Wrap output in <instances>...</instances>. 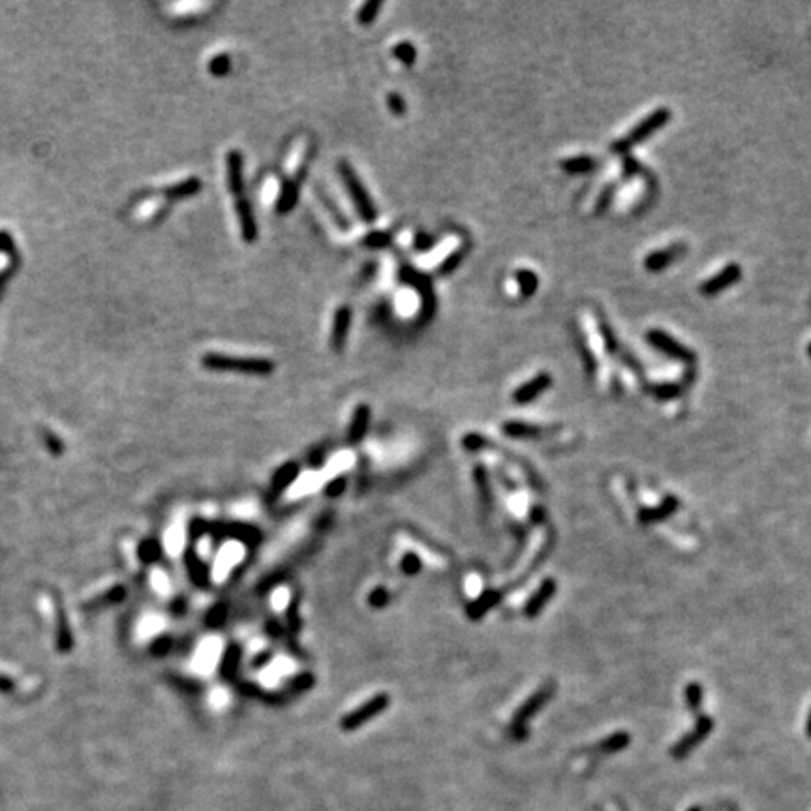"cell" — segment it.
Returning <instances> with one entry per match:
<instances>
[{
	"label": "cell",
	"instance_id": "4fadbf2b",
	"mask_svg": "<svg viewBox=\"0 0 811 811\" xmlns=\"http://www.w3.org/2000/svg\"><path fill=\"white\" fill-rule=\"evenodd\" d=\"M349 325H351V308L340 307L335 312V319H333V333H330V348L335 349L337 353H340L346 346L348 340Z\"/></svg>",
	"mask_w": 811,
	"mask_h": 811
},
{
	"label": "cell",
	"instance_id": "7dc6e473",
	"mask_svg": "<svg viewBox=\"0 0 811 811\" xmlns=\"http://www.w3.org/2000/svg\"><path fill=\"white\" fill-rule=\"evenodd\" d=\"M432 244H434V239L430 237V235L417 233V237H415V248H417V250H428V248L432 247Z\"/></svg>",
	"mask_w": 811,
	"mask_h": 811
},
{
	"label": "cell",
	"instance_id": "cb8c5ba5",
	"mask_svg": "<svg viewBox=\"0 0 811 811\" xmlns=\"http://www.w3.org/2000/svg\"><path fill=\"white\" fill-rule=\"evenodd\" d=\"M502 430L507 438L513 439H534L541 436V428L523 423V421H505L502 425Z\"/></svg>",
	"mask_w": 811,
	"mask_h": 811
},
{
	"label": "cell",
	"instance_id": "b9f144b4",
	"mask_svg": "<svg viewBox=\"0 0 811 811\" xmlns=\"http://www.w3.org/2000/svg\"><path fill=\"white\" fill-rule=\"evenodd\" d=\"M462 254H464L462 250H457V252L451 254L449 258L445 259L444 263L439 265V275H441V277H445V275H451L453 270L457 269L458 265L462 263V258H464Z\"/></svg>",
	"mask_w": 811,
	"mask_h": 811
},
{
	"label": "cell",
	"instance_id": "9f6ffc18",
	"mask_svg": "<svg viewBox=\"0 0 811 811\" xmlns=\"http://www.w3.org/2000/svg\"><path fill=\"white\" fill-rule=\"evenodd\" d=\"M808 351H810V355H811V344H810V349H808Z\"/></svg>",
	"mask_w": 811,
	"mask_h": 811
},
{
	"label": "cell",
	"instance_id": "11a10c76",
	"mask_svg": "<svg viewBox=\"0 0 811 811\" xmlns=\"http://www.w3.org/2000/svg\"><path fill=\"white\" fill-rule=\"evenodd\" d=\"M689 811H701V810H699V808H693V810H689Z\"/></svg>",
	"mask_w": 811,
	"mask_h": 811
},
{
	"label": "cell",
	"instance_id": "9c48e42d",
	"mask_svg": "<svg viewBox=\"0 0 811 811\" xmlns=\"http://www.w3.org/2000/svg\"><path fill=\"white\" fill-rule=\"evenodd\" d=\"M209 532H212V534L217 535L218 539H220V537H231V539L244 543L248 547H256L259 543V539H261L259 529L250 526V524L233 523L228 524V526H210Z\"/></svg>",
	"mask_w": 811,
	"mask_h": 811
},
{
	"label": "cell",
	"instance_id": "ac0fdd59",
	"mask_svg": "<svg viewBox=\"0 0 811 811\" xmlns=\"http://www.w3.org/2000/svg\"><path fill=\"white\" fill-rule=\"evenodd\" d=\"M368 425H370V408H368V404H359L355 408L353 417H351V423L348 427V444H360L367 436Z\"/></svg>",
	"mask_w": 811,
	"mask_h": 811
},
{
	"label": "cell",
	"instance_id": "44dd1931",
	"mask_svg": "<svg viewBox=\"0 0 811 811\" xmlns=\"http://www.w3.org/2000/svg\"><path fill=\"white\" fill-rule=\"evenodd\" d=\"M297 201H299V182H297V180L286 179L282 184V190H280V196H278L277 212L280 217L288 214V212H291V210L295 209Z\"/></svg>",
	"mask_w": 811,
	"mask_h": 811
},
{
	"label": "cell",
	"instance_id": "7402d4cb",
	"mask_svg": "<svg viewBox=\"0 0 811 811\" xmlns=\"http://www.w3.org/2000/svg\"><path fill=\"white\" fill-rule=\"evenodd\" d=\"M682 250H684V247H671L663 248V250H655V252H652L648 258L644 259V267L652 270V272H659V270H663L665 267L673 263Z\"/></svg>",
	"mask_w": 811,
	"mask_h": 811
},
{
	"label": "cell",
	"instance_id": "816d5d0a",
	"mask_svg": "<svg viewBox=\"0 0 811 811\" xmlns=\"http://www.w3.org/2000/svg\"><path fill=\"white\" fill-rule=\"evenodd\" d=\"M267 629H269V635H272V637H278V635H280V627H278L277 622H270V624L267 625Z\"/></svg>",
	"mask_w": 811,
	"mask_h": 811
},
{
	"label": "cell",
	"instance_id": "ab89813d",
	"mask_svg": "<svg viewBox=\"0 0 811 811\" xmlns=\"http://www.w3.org/2000/svg\"><path fill=\"white\" fill-rule=\"evenodd\" d=\"M160 554H162V548H160V545H158L156 541H145L143 545L139 547V556H141V560L147 562V564L160 558Z\"/></svg>",
	"mask_w": 811,
	"mask_h": 811
},
{
	"label": "cell",
	"instance_id": "f546056e",
	"mask_svg": "<svg viewBox=\"0 0 811 811\" xmlns=\"http://www.w3.org/2000/svg\"><path fill=\"white\" fill-rule=\"evenodd\" d=\"M684 697L687 710L697 715L699 708H701V704H703V685L697 684V682H689V684L685 685Z\"/></svg>",
	"mask_w": 811,
	"mask_h": 811
},
{
	"label": "cell",
	"instance_id": "f907efd6",
	"mask_svg": "<svg viewBox=\"0 0 811 811\" xmlns=\"http://www.w3.org/2000/svg\"><path fill=\"white\" fill-rule=\"evenodd\" d=\"M637 171H638V163L635 162L633 158H627V160H625V173L633 175V173H637Z\"/></svg>",
	"mask_w": 811,
	"mask_h": 811
},
{
	"label": "cell",
	"instance_id": "836d02e7",
	"mask_svg": "<svg viewBox=\"0 0 811 811\" xmlns=\"http://www.w3.org/2000/svg\"><path fill=\"white\" fill-rule=\"evenodd\" d=\"M229 70H231V57H229L228 53L217 54V57H212V60L209 62V72L212 73V75H217V78L228 75Z\"/></svg>",
	"mask_w": 811,
	"mask_h": 811
},
{
	"label": "cell",
	"instance_id": "74e56055",
	"mask_svg": "<svg viewBox=\"0 0 811 811\" xmlns=\"http://www.w3.org/2000/svg\"><path fill=\"white\" fill-rule=\"evenodd\" d=\"M346 487H348V477L338 475V477H335V479L329 481V483L325 485L323 492L327 498H338V496H342Z\"/></svg>",
	"mask_w": 811,
	"mask_h": 811
},
{
	"label": "cell",
	"instance_id": "277c9868",
	"mask_svg": "<svg viewBox=\"0 0 811 811\" xmlns=\"http://www.w3.org/2000/svg\"><path fill=\"white\" fill-rule=\"evenodd\" d=\"M553 691L554 687L553 685H545V687H541V689H537L532 695V697L526 701V703L520 706V708L515 712V715H513V723H511V736H513V740H524L526 736H528V729H526V723H528L532 717H534L537 712H539L545 704L548 703V699L553 697Z\"/></svg>",
	"mask_w": 811,
	"mask_h": 811
},
{
	"label": "cell",
	"instance_id": "8fae6325",
	"mask_svg": "<svg viewBox=\"0 0 811 811\" xmlns=\"http://www.w3.org/2000/svg\"><path fill=\"white\" fill-rule=\"evenodd\" d=\"M742 278V267L738 263H729L725 269H721L715 277L701 284V293L703 295H715L721 293L723 289H727L729 286H733L734 282H738Z\"/></svg>",
	"mask_w": 811,
	"mask_h": 811
},
{
	"label": "cell",
	"instance_id": "603a6c76",
	"mask_svg": "<svg viewBox=\"0 0 811 811\" xmlns=\"http://www.w3.org/2000/svg\"><path fill=\"white\" fill-rule=\"evenodd\" d=\"M240 657H242V650L237 644H229L228 648L224 650L222 661H220V676L224 680H231L237 676Z\"/></svg>",
	"mask_w": 811,
	"mask_h": 811
},
{
	"label": "cell",
	"instance_id": "e0dca14e",
	"mask_svg": "<svg viewBox=\"0 0 811 811\" xmlns=\"http://www.w3.org/2000/svg\"><path fill=\"white\" fill-rule=\"evenodd\" d=\"M226 163H228V187L231 193L237 198H242L244 192V177H242V154L239 150H229L228 156H226Z\"/></svg>",
	"mask_w": 811,
	"mask_h": 811
},
{
	"label": "cell",
	"instance_id": "ee69618b",
	"mask_svg": "<svg viewBox=\"0 0 811 811\" xmlns=\"http://www.w3.org/2000/svg\"><path fill=\"white\" fill-rule=\"evenodd\" d=\"M387 105H389L390 113L398 115V117L406 113V102H404V98L400 96V94H397V92H390L389 96H387Z\"/></svg>",
	"mask_w": 811,
	"mask_h": 811
},
{
	"label": "cell",
	"instance_id": "6da1fadb",
	"mask_svg": "<svg viewBox=\"0 0 811 811\" xmlns=\"http://www.w3.org/2000/svg\"><path fill=\"white\" fill-rule=\"evenodd\" d=\"M201 365L207 370H218V372H244V374H258V376H267V374L275 372V363L265 357H237V355H226V353H205L201 357Z\"/></svg>",
	"mask_w": 811,
	"mask_h": 811
},
{
	"label": "cell",
	"instance_id": "d6986e66",
	"mask_svg": "<svg viewBox=\"0 0 811 811\" xmlns=\"http://www.w3.org/2000/svg\"><path fill=\"white\" fill-rule=\"evenodd\" d=\"M678 505H680L678 499L674 498V496H667L659 505L638 511V523L641 524L661 523V520H665V518L671 517L674 511L678 509Z\"/></svg>",
	"mask_w": 811,
	"mask_h": 811
},
{
	"label": "cell",
	"instance_id": "f35d334b",
	"mask_svg": "<svg viewBox=\"0 0 811 811\" xmlns=\"http://www.w3.org/2000/svg\"><path fill=\"white\" fill-rule=\"evenodd\" d=\"M363 244L367 248H385L390 244V235L385 231H372L363 239Z\"/></svg>",
	"mask_w": 811,
	"mask_h": 811
},
{
	"label": "cell",
	"instance_id": "ffe728a7",
	"mask_svg": "<svg viewBox=\"0 0 811 811\" xmlns=\"http://www.w3.org/2000/svg\"><path fill=\"white\" fill-rule=\"evenodd\" d=\"M184 564H187L188 575L192 578V583L201 590L209 588L210 571L203 560L199 558L193 550H187V554H184Z\"/></svg>",
	"mask_w": 811,
	"mask_h": 811
},
{
	"label": "cell",
	"instance_id": "f5cc1de1",
	"mask_svg": "<svg viewBox=\"0 0 811 811\" xmlns=\"http://www.w3.org/2000/svg\"><path fill=\"white\" fill-rule=\"evenodd\" d=\"M534 518H535V520H539V518H541V520H543V518H545V509H543V507H535V509H534Z\"/></svg>",
	"mask_w": 811,
	"mask_h": 811
},
{
	"label": "cell",
	"instance_id": "9a60e30c",
	"mask_svg": "<svg viewBox=\"0 0 811 811\" xmlns=\"http://www.w3.org/2000/svg\"><path fill=\"white\" fill-rule=\"evenodd\" d=\"M499 601H502V594H499L498 590H485L472 603H468L466 616L469 620H474V622L485 618V614L490 613L496 605H499Z\"/></svg>",
	"mask_w": 811,
	"mask_h": 811
},
{
	"label": "cell",
	"instance_id": "5b68a950",
	"mask_svg": "<svg viewBox=\"0 0 811 811\" xmlns=\"http://www.w3.org/2000/svg\"><path fill=\"white\" fill-rule=\"evenodd\" d=\"M389 703L390 699L387 693H378V695H374V697L368 699L367 703H363L360 706L351 710L349 714L344 715L342 719H340V729L346 731V733L357 731V729L363 727V725H367L372 717H378L379 714H383L385 710L389 708Z\"/></svg>",
	"mask_w": 811,
	"mask_h": 811
},
{
	"label": "cell",
	"instance_id": "4dcf8cb0",
	"mask_svg": "<svg viewBox=\"0 0 811 811\" xmlns=\"http://www.w3.org/2000/svg\"><path fill=\"white\" fill-rule=\"evenodd\" d=\"M562 168L567 173H586V171H592L595 168V160L590 156L567 158L562 162Z\"/></svg>",
	"mask_w": 811,
	"mask_h": 811
},
{
	"label": "cell",
	"instance_id": "2e32d148",
	"mask_svg": "<svg viewBox=\"0 0 811 811\" xmlns=\"http://www.w3.org/2000/svg\"><path fill=\"white\" fill-rule=\"evenodd\" d=\"M299 472H300V466L297 462H286L282 464L280 468L272 474V479H270V487H269V496H272V498H278L280 494L284 492V490H288L291 485L295 483V479L299 477Z\"/></svg>",
	"mask_w": 811,
	"mask_h": 811
},
{
	"label": "cell",
	"instance_id": "4316f807",
	"mask_svg": "<svg viewBox=\"0 0 811 811\" xmlns=\"http://www.w3.org/2000/svg\"><path fill=\"white\" fill-rule=\"evenodd\" d=\"M517 282L523 297H532L537 291V288H539V278H537L534 270L529 269L517 270Z\"/></svg>",
	"mask_w": 811,
	"mask_h": 811
},
{
	"label": "cell",
	"instance_id": "3957f363",
	"mask_svg": "<svg viewBox=\"0 0 811 811\" xmlns=\"http://www.w3.org/2000/svg\"><path fill=\"white\" fill-rule=\"evenodd\" d=\"M668 120H671V111H668L667 108L655 109L654 113H650L646 119L641 120L637 126L633 128L625 138L616 141V143L613 145V150L614 152H627V150H631V147H635V145L644 141V139H648L654 132L661 130V128L667 124Z\"/></svg>",
	"mask_w": 811,
	"mask_h": 811
},
{
	"label": "cell",
	"instance_id": "1f68e13d",
	"mask_svg": "<svg viewBox=\"0 0 811 811\" xmlns=\"http://www.w3.org/2000/svg\"><path fill=\"white\" fill-rule=\"evenodd\" d=\"M393 54L406 66H414L415 59H417V49L414 48L411 42H398L393 49Z\"/></svg>",
	"mask_w": 811,
	"mask_h": 811
},
{
	"label": "cell",
	"instance_id": "7c38bea8",
	"mask_svg": "<svg viewBox=\"0 0 811 811\" xmlns=\"http://www.w3.org/2000/svg\"><path fill=\"white\" fill-rule=\"evenodd\" d=\"M556 586H558V584H556L554 578H545V580L541 583L539 588L535 590L534 594H532V597L526 601V605H524V616L529 620L537 618L541 614V611L547 607V603L550 601V597L556 594Z\"/></svg>",
	"mask_w": 811,
	"mask_h": 811
},
{
	"label": "cell",
	"instance_id": "bcb514c9",
	"mask_svg": "<svg viewBox=\"0 0 811 811\" xmlns=\"http://www.w3.org/2000/svg\"><path fill=\"white\" fill-rule=\"evenodd\" d=\"M169 648H171V638L162 637V638H158L156 643L152 644V654L163 655V654H168Z\"/></svg>",
	"mask_w": 811,
	"mask_h": 811
},
{
	"label": "cell",
	"instance_id": "7bdbcfd3",
	"mask_svg": "<svg viewBox=\"0 0 811 811\" xmlns=\"http://www.w3.org/2000/svg\"><path fill=\"white\" fill-rule=\"evenodd\" d=\"M652 393H654V395L657 398H661V400H668V398L678 397V395H680V387H678V385H674V383L655 385L654 390H652Z\"/></svg>",
	"mask_w": 811,
	"mask_h": 811
},
{
	"label": "cell",
	"instance_id": "d4e9b609",
	"mask_svg": "<svg viewBox=\"0 0 811 811\" xmlns=\"http://www.w3.org/2000/svg\"><path fill=\"white\" fill-rule=\"evenodd\" d=\"M199 190H201V179H199V177H192V179H187L184 182L175 184V187H169L168 190H166V196H168L169 199H187L196 196Z\"/></svg>",
	"mask_w": 811,
	"mask_h": 811
},
{
	"label": "cell",
	"instance_id": "5bb4252c",
	"mask_svg": "<svg viewBox=\"0 0 811 811\" xmlns=\"http://www.w3.org/2000/svg\"><path fill=\"white\" fill-rule=\"evenodd\" d=\"M235 209H237V218L240 224V233L242 239L247 240L248 244H254L258 239V222L254 217L252 207L244 198L235 199Z\"/></svg>",
	"mask_w": 811,
	"mask_h": 811
},
{
	"label": "cell",
	"instance_id": "7a4b0ae2",
	"mask_svg": "<svg viewBox=\"0 0 811 811\" xmlns=\"http://www.w3.org/2000/svg\"><path fill=\"white\" fill-rule=\"evenodd\" d=\"M338 169H340L344 184H346V188L349 190V196H351L355 207H357L359 217L363 218L365 222L372 224L374 220L378 218V210L374 207L372 199H370V196H368L367 192V188L363 187V182L359 180V177H357V173H355L349 162L342 160L340 166H338Z\"/></svg>",
	"mask_w": 811,
	"mask_h": 811
},
{
	"label": "cell",
	"instance_id": "d6a6232c",
	"mask_svg": "<svg viewBox=\"0 0 811 811\" xmlns=\"http://www.w3.org/2000/svg\"><path fill=\"white\" fill-rule=\"evenodd\" d=\"M381 6H383V2L381 0H370V2H367V4H363L359 10V13H357V21H359L360 24H370L372 21H376V17H378L379 10H381Z\"/></svg>",
	"mask_w": 811,
	"mask_h": 811
},
{
	"label": "cell",
	"instance_id": "83f0119b",
	"mask_svg": "<svg viewBox=\"0 0 811 811\" xmlns=\"http://www.w3.org/2000/svg\"><path fill=\"white\" fill-rule=\"evenodd\" d=\"M226 622H228V605H226V603H214V605L207 611L205 625L210 627V629H220Z\"/></svg>",
	"mask_w": 811,
	"mask_h": 811
},
{
	"label": "cell",
	"instance_id": "e575fe53",
	"mask_svg": "<svg viewBox=\"0 0 811 811\" xmlns=\"http://www.w3.org/2000/svg\"><path fill=\"white\" fill-rule=\"evenodd\" d=\"M314 684H316V678H314L312 674L310 673H302V674H297V676H293V678L289 680V691H293V693H302V691H308L312 689Z\"/></svg>",
	"mask_w": 811,
	"mask_h": 811
},
{
	"label": "cell",
	"instance_id": "ba28073f",
	"mask_svg": "<svg viewBox=\"0 0 811 811\" xmlns=\"http://www.w3.org/2000/svg\"><path fill=\"white\" fill-rule=\"evenodd\" d=\"M646 340L654 346L657 351L674 357V359L685 360V363H693L695 360V353L687 349L682 342H678L676 338H673L668 333L661 329H650L646 333Z\"/></svg>",
	"mask_w": 811,
	"mask_h": 811
},
{
	"label": "cell",
	"instance_id": "484cf974",
	"mask_svg": "<svg viewBox=\"0 0 811 811\" xmlns=\"http://www.w3.org/2000/svg\"><path fill=\"white\" fill-rule=\"evenodd\" d=\"M631 742V736L627 733H614L611 734L608 738H605L603 742H599V744L595 745L594 751L595 753H605V755H608V753H618V751H622L624 747H627Z\"/></svg>",
	"mask_w": 811,
	"mask_h": 811
},
{
	"label": "cell",
	"instance_id": "681fc988",
	"mask_svg": "<svg viewBox=\"0 0 811 811\" xmlns=\"http://www.w3.org/2000/svg\"><path fill=\"white\" fill-rule=\"evenodd\" d=\"M611 193H613V188H607V190L603 192V196H601V199H599V203H597V210H605V209H607L608 201H611V198H613Z\"/></svg>",
	"mask_w": 811,
	"mask_h": 811
},
{
	"label": "cell",
	"instance_id": "8d00e7d4",
	"mask_svg": "<svg viewBox=\"0 0 811 811\" xmlns=\"http://www.w3.org/2000/svg\"><path fill=\"white\" fill-rule=\"evenodd\" d=\"M487 445H488V441H487V438L483 436V434L469 432L462 438V447L466 451H469V453H479V451L485 449Z\"/></svg>",
	"mask_w": 811,
	"mask_h": 811
},
{
	"label": "cell",
	"instance_id": "d590c367",
	"mask_svg": "<svg viewBox=\"0 0 811 811\" xmlns=\"http://www.w3.org/2000/svg\"><path fill=\"white\" fill-rule=\"evenodd\" d=\"M400 569H402L404 575H408V577H415V575H417V573H421V569H423V562H421L417 554H414V553L404 554L402 560H400Z\"/></svg>",
	"mask_w": 811,
	"mask_h": 811
},
{
	"label": "cell",
	"instance_id": "30bf717a",
	"mask_svg": "<svg viewBox=\"0 0 811 811\" xmlns=\"http://www.w3.org/2000/svg\"><path fill=\"white\" fill-rule=\"evenodd\" d=\"M550 385H553V376H550V374L548 372L537 374L535 378H532L529 381H526V383H523L520 387L515 389V393H513V402L515 404L532 402V400H535L539 395H543Z\"/></svg>",
	"mask_w": 811,
	"mask_h": 811
},
{
	"label": "cell",
	"instance_id": "f6af8a7d",
	"mask_svg": "<svg viewBox=\"0 0 811 811\" xmlns=\"http://www.w3.org/2000/svg\"><path fill=\"white\" fill-rule=\"evenodd\" d=\"M209 529H210L209 523H205L201 518H196V520L190 524V537H192V539H199V537H203L205 534H209Z\"/></svg>",
	"mask_w": 811,
	"mask_h": 811
},
{
	"label": "cell",
	"instance_id": "f1b7e54d",
	"mask_svg": "<svg viewBox=\"0 0 811 811\" xmlns=\"http://www.w3.org/2000/svg\"><path fill=\"white\" fill-rule=\"evenodd\" d=\"M474 481L475 487L479 490V496L481 499H483V504L488 505L490 504V499H492V496H490V483H488L487 469H485L483 464H477L474 468Z\"/></svg>",
	"mask_w": 811,
	"mask_h": 811
},
{
	"label": "cell",
	"instance_id": "c3c4849f",
	"mask_svg": "<svg viewBox=\"0 0 811 811\" xmlns=\"http://www.w3.org/2000/svg\"><path fill=\"white\" fill-rule=\"evenodd\" d=\"M323 457H325V451L323 449L312 451V455L308 457V462H310V468H321V462H323Z\"/></svg>",
	"mask_w": 811,
	"mask_h": 811
},
{
	"label": "cell",
	"instance_id": "60d3db41",
	"mask_svg": "<svg viewBox=\"0 0 811 811\" xmlns=\"http://www.w3.org/2000/svg\"><path fill=\"white\" fill-rule=\"evenodd\" d=\"M389 601H390L389 592L385 588H381V586H379V588H374L372 592H370V595H368V605L372 608H378V611L379 608L387 607Z\"/></svg>",
	"mask_w": 811,
	"mask_h": 811
},
{
	"label": "cell",
	"instance_id": "db71d44e",
	"mask_svg": "<svg viewBox=\"0 0 811 811\" xmlns=\"http://www.w3.org/2000/svg\"><path fill=\"white\" fill-rule=\"evenodd\" d=\"M805 734H808V738H811V710L808 714V721H805Z\"/></svg>",
	"mask_w": 811,
	"mask_h": 811
},
{
	"label": "cell",
	"instance_id": "8992f818",
	"mask_svg": "<svg viewBox=\"0 0 811 811\" xmlns=\"http://www.w3.org/2000/svg\"><path fill=\"white\" fill-rule=\"evenodd\" d=\"M400 278L404 282L411 284L417 291H419L421 299H423V307H421V316H423V323H427L428 319L432 318L434 310H436V297H434L432 286L425 275H419L417 270L411 267H402L400 269Z\"/></svg>",
	"mask_w": 811,
	"mask_h": 811
},
{
	"label": "cell",
	"instance_id": "52a82bcc",
	"mask_svg": "<svg viewBox=\"0 0 811 811\" xmlns=\"http://www.w3.org/2000/svg\"><path fill=\"white\" fill-rule=\"evenodd\" d=\"M712 729H714V719H712L710 715H699L697 723H695V729L689 731L685 736H682V740L676 742V744L671 747V755H673L674 759L687 757L691 753V750L697 747V745L712 733Z\"/></svg>",
	"mask_w": 811,
	"mask_h": 811
}]
</instances>
